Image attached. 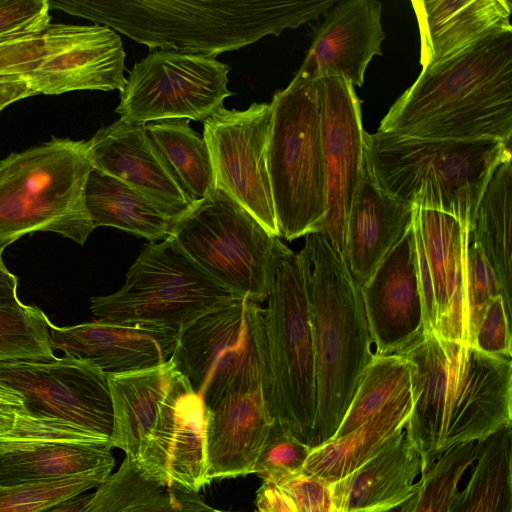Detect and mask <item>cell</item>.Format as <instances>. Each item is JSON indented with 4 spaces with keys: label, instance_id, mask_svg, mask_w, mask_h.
Returning <instances> with one entry per match:
<instances>
[{
    "label": "cell",
    "instance_id": "1",
    "mask_svg": "<svg viewBox=\"0 0 512 512\" xmlns=\"http://www.w3.org/2000/svg\"><path fill=\"white\" fill-rule=\"evenodd\" d=\"M413 365V406L404 431L422 473L446 451L512 425V362L468 344L423 333L398 352Z\"/></svg>",
    "mask_w": 512,
    "mask_h": 512
},
{
    "label": "cell",
    "instance_id": "2",
    "mask_svg": "<svg viewBox=\"0 0 512 512\" xmlns=\"http://www.w3.org/2000/svg\"><path fill=\"white\" fill-rule=\"evenodd\" d=\"M154 50L216 56L325 15L335 0H47Z\"/></svg>",
    "mask_w": 512,
    "mask_h": 512
},
{
    "label": "cell",
    "instance_id": "3",
    "mask_svg": "<svg viewBox=\"0 0 512 512\" xmlns=\"http://www.w3.org/2000/svg\"><path fill=\"white\" fill-rule=\"evenodd\" d=\"M378 131L436 139L512 136V27L422 69L394 102Z\"/></svg>",
    "mask_w": 512,
    "mask_h": 512
},
{
    "label": "cell",
    "instance_id": "4",
    "mask_svg": "<svg viewBox=\"0 0 512 512\" xmlns=\"http://www.w3.org/2000/svg\"><path fill=\"white\" fill-rule=\"evenodd\" d=\"M300 254L315 358L313 449L335 435L373 352L360 285L346 262L321 232L305 236Z\"/></svg>",
    "mask_w": 512,
    "mask_h": 512
},
{
    "label": "cell",
    "instance_id": "5",
    "mask_svg": "<svg viewBox=\"0 0 512 512\" xmlns=\"http://www.w3.org/2000/svg\"><path fill=\"white\" fill-rule=\"evenodd\" d=\"M366 165L393 197L456 218L470 233L483 192L511 147L496 139L364 133Z\"/></svg>",
    "mask_w": 512,
    "mask_h": 512
},
{
    "label": "cell",
    "instance_id": "6",
    "mask_svg": "<svg viewBox=\"0 0 512 512\" xmlns=\"http://www.w3.org/2000/svg\"><path fill=\"white\" fill-rule=\"evenodd\" d=\"M93 170L85 141H50L0 160V247L34 232L83 245L94 230L85 204Z\"/></svg>",
    "mask_w": 512,
    "mask_h": 512
},
{
    "label": "cell",
    "instance_id": "7",
    "mask_svg": "<svg viewBox=\"0 0 512 512\" xmlns=\"http://www.w3.org/2000/svg\"><path fill=\"white\" fill-rule=\"evenodd\" d=\"M270 104L267 167L279 235L291 241L326 215L320 80L292 79Z\"/></svg>",
    "mask_w": 512,
    "mask_h": 512
},
{
    "label": "cell",
    "instance_id": "8",
    "mask_svg": "<svg viewBox=\"0 0 512 512\" xmlns=\"http://www.w3.org/2000/svg\"><path fill=\"white\" fill-rule=\"evenodd\" d=\"M267 300L264 399L273 422L308 446L316 412V377L300 252L291 251L281 261Z\"/></svg>",
    "mask_w": 512,
    "mask_h": 512
},
{
    "label": "cell",
    "instance_id": "9",
    "mask_svg": "<svg viewBox=\"0 0 512 512\" xmlns=\"http://www.w3.org/2000/svg\"><path fill=\"white\" fill-rule=\"evenodd\" d=\"M170 235L219 284L257 304L292 251L218 187L178 218Z\"/></svg>",
    "mask_w": 512,
    "mask_h": 512
},
{
    "label": "cell",
    "instance_id": "10",
    "mask_svg": "<svg viewBox=\"0 0 512 512\" xmlns=\"http://www.w3.org/2000/svg\"><path fill=\"white\" fill-rule=\"evenodd\" d=\"M115 293L92 297L98 321L172 329L242 299L208 275L172 236L147 245Z\"/></svg>",
    "mask_w": 512,
    "mask_h": 512
},
{
    "label": "cell",
    "instance_id": "11",
    "mask_svg": "<svg viewBox=\"0 0 512 512\" xmlns=\"http://www.w3.org/2000/svg\"><path fill=\"white\" fill-rule=\"evenodd\" d=\"M171 359L204 407L232 389L262 386L263 308L237 299L205 314L179 333Z\"/></svg>",
    "mask_w": 512,
    "mask_h": 512
},
{
    "label": "cell",
    "instance_id": "12",
    "mask_svg": "<svg viewBox=\"0 0 512 512\" xmlns=\"http://www.w3.org/2000/svg\"><path fill=\"white\" fill-rule=\"evenodd\" d=\"M229 70L215 56L151 51L129 73L115 112L144 124L172 119L204 122L233 95Z\"/></svg>",
    "mask_w": 512,
    "mask_h": 512
},
{
    "label": "cell",
    "instance_id": "13",
    "mask_svg": "<svg viewBox=\"0 0 512 512\" xmlns=\"http://www.w3.org/2000/svg\"><path fill=\"white\" fill-rule=\"evenodd\" d=\"M270 103L245 110L221 108L203 122L215 187L227 192L272 235L279 237L267 167Z\"/></svg>",
    "mask_w": 512,
    "mask_h": 512
},
{
    "label": "cell",
    "instance_id": "14",
    "mask_svg": "<svg viewBox=\"0 0 512 512\" xmlns=\"http://www.w3.org/2000/svg\"><path fill=\"white\" fill-rule=\"evenodd\" d=\"M0 383L21 396L30 415L65 420L109 439L112 435L108 376L85 359L65 355L2 362Z\"/></svg>",
    "mask_w": 512,
    "mask_h": 512
},
{
    "label": "cell",
    "instance_id": "15",
    "mask_svg": "<svg viewBox=\"0 0 512 512\" xmlns=\"http://www.w3.org/2000/svg\"><path fill=\"white\" fill-rule=\"evenodd\" d=\"M326 215L321 232L345 261L349 213L366 169L361 100L342 77L320 80Z\"/></svg>",
    "mask_w": 512,
    "mask_h": 512
},
{
    "label": "cell",
    "instance_id": "16",
    "mask_svg": "<svg viewBox=\"0 0 512 512\" xmlns=\"http://www.w3.org/2000/svg\"><path fill=\"white\" fill-rule=\"evenodd\" d=\"M125 57L120 36L109 27L50 24L42 33L41 59L28 76L38 94L121 91Z\"/></svg>",
    "mask_w": 512,
    "mask_h": 512
},
{
    "label": "cell",
    "instance_id": "17",
    "mask_svg": "<svg viewBox=\"0 0 512 512\" xmlns=\"http://www.w3.org/2000/svg\"><path fill=\"white\" fill-rule=\"evenodd\" d=\"M375 355L401 352L424 331L413 224L360 286Z\"/></svg>",
    "mask_w": 512,
    "mask_h": 512
},
{
    "label": "cell",
    "instance_id": "18",
    "mask_svg": "<svg viewBox=\"0 0 512 512\" xmlns=\"http://www.w3.org/2000/svg\"><path fill=\"white\" fill-rule=\"evenodd\" d=\"M136 462L152 478L185 490L209 483L204 405L178 370Z\"/></svg>",
    "mask_w": 512,
    "mask_h": 512
},
{
    "label": "cell",
    "instance_id": "19",
    "mask_svg": "<svg viewBox=\"0 0 512 512\" xmlns=\"http://www.w3.org/2000/svg\"><path fill=\"white\" fill-rule=\"evenodd\" d=\"M324 15L307 55L294 76L301 82L342 77L362 86L371 59L382 55V3L375 0L336 1Z\"/></svg>",
    "mask_w": 512,
    "mask_h": 512
},
{
    "label": "cell",
    "instance_id": "20",
    "mask_svg": "<svg viewBox=\"0 0 512 512\" xmlns=\"http://www.w3.org/2000/svg\"><path fill=\"white\" fill-rule=\"evenodd\" d=\"M93 169L108 174L153 202L176 221L191 207L149 141L146 124L120 118L85 141Z\"/></svg>",
    "mask_w": 512,
    "mask_h": 512
},
{
    "label": "cell",
    "instance_id": "21",
    "mask_svg": "<svg viewBox=\"0 0 512 512\" xmlns=\"http://www.w3.org/2000/svg\"><path fill=\"white\" fill-rule=\"evenodd\" d=\"M53 350L85 359L105 374H122L171 359L178 333L172 329L102 321L57 327L49 324Z\"/></svg>",
    "mask_w": 512,
    "mask_h": 512
},
{
    "label": "cell",
    "instance_id": "22",
    "mask_svg": "<svg viewBox=\"0 0 512 512\" xmlns=\"http://www.w3.org/2000/svg\"><path fill=\"white\" fill-rule=\"evenodd\" d=\"M204 410L208 482L253 473L273 424L262 386L232 389Z\"/></svg>",
    "mask_w": 512,
    "mask_h": 512
},
{
    "label": "cell",
    "instance_id": "23",
    "mask_svg": "<svg viewBox=\"0 0 512 512\" xmlns=\"http://www.w3.org/2000/svg\"><path fill=\"white\" fill-rule=\"evenodd\" d=\"M412 222L432 277L437 307L434 332L468 344L465 277L470 232L453 216L417 206H413Z\"/></svg>",
    "mask_w": 512,
    "mask_h": 512
},
{
    "label": "cell",
    "instance_id": "24",
    "mask_svg": "<svg viewBox=\"0 0 512 512\" xmlns=\"http://www.w3.org/2000/svg\"><path fill=\"white\" fill-rule=\"evenodd\" d=\"M422 69L444 62L489 34L510 28L506 0H413Z\"/></svg>",
    "mask_w": 512,
    "mask_h": 512
},
{
    "label": "cell",
    "instance_id": "25",
    "mask_svg": "<svg viewBox=\"0 0 512 512\" xmlns=\"http://www.w3.org/2000/svg\"><path fill=\"white\" fill-rule=\"evenodd\" d=\"M413 205L384 191L367 165L348 217L345 262L365 284L412 224Z\"/></svg>",
    "mask_w": 512,
    "mask_h": 512
},
{
    "label": "cell",
    "instance_id": "26",
    "mask_svg": "<svg viewBox=\"0 0 512 512\" xmlns=\"http://www.w3.org/2000/svg\"><path fill=\"white\" fill-rule=\"evenodd\" d=\"M420 453L403 431L380 452L349 475L331 484L335 512L392 506L405 501L420 486Z\"/></svg>",
    "mask_w": 512,
    "mask_h": 512
},
{
    "label": "cell",
    "instance_id": "27",
    "mask_svg": "<svg viewBox=\"0 0 512 512\" xmlns=\"http://www.w3.org/2000/svg\"><path fill=\"white\" fill-rule=\"evenodd\" d=\"M412 406L410 385L350 433L311 449L301 472L329 484L339 481L404 431Z\"/></svg>",
    "mask_w": 512,
    "mask_h": 512
},
{
    "label": "cell",
    "instance_id": "28",
    "mask_svg": "<svg viewBox=\"0 0 512 512\" xmlns=\"http://www.w3.org/2000/svg\"><path fill=\"white\" fill-rule=\"evenodd\" d=\"M176 372L170 359L155 367L108 375L113 405L112 448L123 450L135 461L139 458Z\"/></svg>",
    "mask_w": 512,
    "mask_h": 512
},
{
    "label": "cell",
    "instance_id": "29",
    "mask_svg": "<svg viewBox=\"0 0 512 512\" xmlns=\"http://www.w3.org/2000/svg\"><path fill=\"white\" fill-rule=\"evenodd\" d=\"M110 443L0 441V485L53 481L113 468Z\"/></svg>",
    "mask_w": 512,
    "mask_h": 512
},
{
    "label": "cell",
    "instance_id": "30",
    "mask_svg": "<svg viewBox=\"0 0 512 512\" xmlns=\"http://www.w3.org/2000/svg\"><path fill=\"white\" fill-rule=\"evenodd\" d=\"M96 488L84 512H203L209 507L198 492L152 478L127 455Z\"/></svg>",
    "mask_w": 512,
    "mask_h": 512
},
{
    "label": "cell",
    "instance_id": "31",
    "mask_svg": "<svg viewBox=\"0 0 512 512\" xmlns=\"http://www.w3.org/2000/svg\"><path fill=\"white\" fill-rule=\"evenodd\" d=\"M85 204L94 229L115 227L151 242L170 236L175 223L143 194L96 169L86 182Z\"/></svg>",
    "mask_w": 512,
    "mask_h": 512
},
{
    "label": "cell",
    "instance_id": "32",
    "mask_svg": "<svg viewBox=\"0 0 512 512\" xmlns=\"http://www.w3.org/2000/svg\"><path fill=\"white\" fill-rule=\"evenodd\" d=\"M470 238L482 248L500 285L509 320L512 319V165L502 161L481 197Z\"/></svg>",
    "mask_w": 512,
    "mask_h": 512
},
{
    "label": "cell",
    "instance_id": "33",
    "mask_svg": "<svg viewBox=\"0 0 512 512\" xmlns=\"http://www.w3.org/2000/svg\"><path fill=\"white\" fill-rule=\"evenodd\" d=\"M151 146L163 166L192 206L215 188V176L207 144L188 119L146 124Z\"/></svg>",
    "mask_w": 512,
    "mask_h": 512
},
{
    "label": "cell",
    "instance_id": "34",
    "mask_svg": "<svg viewBox=\"0 0 512 512\" xmlns=\"http://www.w3.org/2000/svg\"><path fill=\"white\" fill-rule=\"evenodd\" d=\"M449 512H512L511 425L476 442L469 479Z\"/></svg>",
    "mask_w": 512,
    "mask_h": 512
},
{
    "label": "cell",
    "instance_id": "35",
    "mask_svg": "<svg viewBox=\"0 0 512 512\" xmlns=\"http://www.w3.org/2000/svg\"><path fill=\"white\" fill-rule=\"evenodd\" d=\"M413 365L399 353L373 357L358 381L352 401L333 439H338L381 410L411 385Z\"/></svg>",
    "mask_w": 512,
    "mask_h": 512
},
{
    "label": "cell",
    "instance_id": "36",
    "mask_svg": "<svg viewBox=\"0 0 512 512\" xmlns=\"http://www.w3.org/2000/svg\"><path fill=\"white\" fill-rule=\"evenodd\" d=\"M49 324L36 306L23 304L18 298L0 302V363L54 359Z\"/></svg>",
    "mask_w": 512,
    "mask_h": 512
},
{
    "label": "cell",
    "instance_id": "37",
    "mask_svg": "<svg viewBox=\"0 0 512 512\" xmlns=\"http://www.w3.org/2000/svg\"><path fill=\"white\" fill-rule=\"evenodd\" d=\"M112 469L104 467L53 481L0 485V512H37L45 509L96 488Z\"/></svg>",
    "mask_w": 512,
    "mask_h": 512
},
{
    "label": "cell",
    "instance_id": "38",
    "mask_svg": "<svg viewBox=\"0 0 512 512\" xmlns=\"http://www.w3.org/2000/svg\"><path fill=\"white\" fill-rule=\"evenodd\" d=\"M475 457L476 442L460 444L446 451L421 474L415 512H449L459 483Z\"/></svg>",
    "mask_w": 512,
    "mask_h": 512
},
{
    "label": "cell",
    "instance_id": "39",
    "mask_svg": "<svg viewBox=\"0 0 512 512\" xmlns=\"http://www.w3.org/2000/svg\"><path fill=\"white\" fill-rule=\"evenodd\" d=\"M465 301L468 345L474 336L489 302L502 296L500 285L480 245L469 238L466 252Z\"/></svg>",
    "mask_w": 512,
    "mask_h": 512
},
{
    "label": "cell",
    "instance_id": "40",
    "mask_svg": "<svg viewBox=\"0 0 512 512\" xmlns=\"http://www.w3.org/2000/svg\"><path fill=\"white\" fill-rule=\"evenodd\" d=\"M311 449L273 422L254 466L253 473L278 482L301 472Z\"/></svg>",
    "mask_w": 512,
    "mask_h": 512
},
{
    "label": "cell",
    "instance_id": "41",
    "mask_svg": "<svg viewBox=\"0 0 512 512\" xmlns=\"http://www.w3.org/2000/svg\"><path fill=\"white\" fill-rule=\"evenodd\" d=\"M12 442L110 443V439L74 423L27 412L17 415L13 428L0 436Z\"/></svg>",
    "mask_w": 512,
    "mask_h": 512
},
{
    "label": "cell",
    "instance_id": "42",
    "mask_svg": "<svg viewBox=\"0 0 512 512\" xmlns=\"http://www.w3.org/2000/svg\"><path fill=\"white\" fill-rule=\"evenodd\" d=\"M47 0H0V39L41 34L50 25Z\"/></svg>",
    "mask_w": 512,
    "mask_h": 512
},
{
    "label": "cell",
    "instance_id": "43",
    "mask_svg": "<svg viewBox=\"0 0 512 512\" xmlns=\"http://www.w3.org/2000/svg\"><path fill=\"white\" fill-rule=\"evenodd\" d=\"M473 347L488 355L511 359V321L501 295L487 305L475 333Z\"/></svg>",
    "mask_w": 512,
    "mask_h": 512
},
{
    "label": "cell",
    "instance_id": "44",
    "mask_svg": "<svg viewBox=\"0 0 512 512\" xmlns=\"http://www.w3.org/2000/svg\"><path fill=\"white\" fill-rule=\"evenodd\" d=\"M292 500L297 512H335L331 484L303 472L275 482Z\"/></svg>",
    "mask_w": 512,
    "mask_h": 512
},
{
    "label": "cell",
    "instance_id": "45",
    "mask_svg": "<svg viewBox=\"0 0 512 512\" xmlns=\"http://www.w3.org/2000/svg\"><path fill=\"white\" fill-rule=\"evenodd\" d=\"M42 56V33L0 39V76L26 74L35 69Z\"/></svg>",
    "mask_w": 512,
    "mask_h": 512
},
{
    "label": "cell",
    "instance_id": "46",
    "mask_svg": "<svg viewBox=\"0 0 512 512\" xmlns=\"http://www.w3.org/2000/svg\"><path fill=\"white\" fill-rule=\"evenodd\" d=\"M258 512H297L289 496L273 481L265 480L256 493Z\"/></svg>",
    "mask_w": 512,
    "mask_h": 512
},
{
    "label": "cell",
    "instance_id": "47",
    "mask_svg": "<svg viewBox=\"0 0 512 512\" xmlns=\"http://www.w3.org/2000/svg\"><path fill=\"white\" fill-rule=\"evenodd\" d=\"M38 95L26 74L0 76V112L21 99Z\"/></svg>",
    "mask_w": 512,
    "mask_h": 512
},
{
    "label": "cell",
    "instance_id": "48",
    "mask_svg": "<svg viewBox=\"0 0 512 512\" xmlns=\"http://www.w3.org/2000/svg\"><path fill=\"white\" fill-rule=\"evenodd\" d=\"M4 248L0 247V302L17 299L18 278L11 273L2 260Z\"/></svg>",
    "mask_w": 512,
    "mask_h": 512
},
{
    "label": "cell",
    "instance_id": "49",
    "mask_svg": "<svg viewBox=\"0 0 512 512\" xmlns=\"http://www.w3.org/2000/svg\"><path fill=\"white\" fill-rule=\"evenodd\" d=\"M93 493L78 494L37 512H84Z\"/></svg>",
    "mask_w": 512,
    "mask_h": 512
},
{
    "label": "cell",
    "instance_id": "50",
    "mask_svg": "<svg viewBox=\"0 0 512 512\" xmlns=\"http://www.w3.org/2000/svg\"><path fill=\"white\" fill-rule=\"evenodd\" d=\"M419 494H420V486L409 498H407L405 501H403L401 503H398V504H395L392 506L351 511V512H415L417 503L419 500Z\"/></svg>",
    "mask_w": 512,
    "mask_h": 512
},
{
    "label": "cell",
    "instance_id": "51",
    "mask_svg": "<svg viewBox=\"0 0 512 512\" xmlns=\"http://www.w3.org/2000/svg\"><path fill=\"white\" fill-rule=\"evenodd\" d=\"M203 512H229V511H223V510H218V509H215V508H212V507H208L206 510H204Z\"/></svg>",
    "mask_w": 512,
    "mask_h": 512
},
{
    "label": "cell",
    "instance_id": "52",
    "mask_svg": "<svg viewBox=\"0 0 512 512\" xmlns=\"http://www.w3.org/2000/svg\"><path fill=\"white\" fill-rule=\"evenodd\" d=\"M258 512V511H257Z\"/></svg>",
    "mask_w": 512,
    "mask_h": 512
}]
</instances>
